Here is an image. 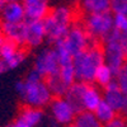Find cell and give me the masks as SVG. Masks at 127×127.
Returning a JSON list of instances; mask_svg holds the SVG:
<instances>
[{
    "label": "cell",
    "mask_w": 127,
    "mask_h": 127,
    "mask_svg": "<svg viewBox=\"0 0 127 127\" xmlns=\"http://www.w3.org/2000/svg\"><path fill=\"white\" fill-rule=\"evenodd\" d=\"M83 24L88 34L93 39L103 42L113 31V15L111 12L103 14L85 15Z\"/></svg>",
    "instance_id": "cell-6"
},
{
    "label": "cell",
    "mask_w": 127,
    "mask_h": 127,
    "mask_svg": "<svg viewBox=\"0 0 127 127\" xmlns=\"http://www.w3.org/2000/svg\"><path fill=\"white\" fill-rule=\"evenodd\" d=\"M94 81L103 88L109 85L113 81V72L111 71V69L105 65V64H103V65L97 70V72H95V75H94Z\"/></svg>",
    "instance_id": "cell-22"
},
{
    "label": "cell",
    "mask_w": 127,
    "mask_h": 127,
    "mask_svg": "<svg viewBox=\"0 0 127 127\" xmlns=\"http://www.w3.org/2000/svg\"><path fill=\"white\" fill-rule=\"evenodd\" d=\"M5 42V37H4V34H3V32H1V29H0V46H1L3 43Z\"/></svg>",
    "instance_id": "cell-32"
},
{
    "label": "cell",
    "mask_w": 127,
    "mask_h": 127,
    "mask_svg": "<svg viewBox=\"0 0 127 127\" xmlns=\"http://www.w3.org/2000/svg\"><path fill=\"white\" fill-rule=\"evenodd\" d=\"M74 20L72 9L66 5H59L50 10L48 15L43 20L46 38L50 42L57 43L66 37Z\"/></svg>",
    "instance_id": "cell-2"
},
{
    "label": "cell",
    "mask_w": 127,
    "mask_h": 127,
    "mask_svg": "<svg viewBox=\"0 0 127 127\" xmlns=\"http://www.w3.org/2000/svg\"><path fill=\"white\" fill-rule=\"evenodd\" d=\"M83 88H84V83L75 81L67 89L66 94L64 95V98L71 104V107L75 109L76 113L83 112V108H81V92H83Z\"/></svg>",
    "instance_id": "cell-17"
},
{
    "label": "cell",
    "mask_w": 127,
    "mask_h": 127,
    "mask_svg": "<svg viewBox=\"0 0 127 127\" xmlns=\"http://www.w3.org/2000/svg\"><path fill=\"white\" fill-rule=\"evenodd\" d=\"M46 84H47V87H48L51 94L55 95V97H64V95L66 94L67 89H69V87L60 78L59 72L55 74V75L48 76L46 79Z\"/></svg>",
    "instance_id": "cell-18"
},
{
    "label": "cell",
    "mask_w": 127,
    "mask_h": 127,
    "mask_svg": "<svg viewBox=\"0 0 127 127\" xmlns=\"http://www.w3.org/2000/svg\"><path fill=\"white\" fill-rule=\"evenodd\" d=\"M94 41L97 39H93L88 34V32L84 28V24L76 23L71 26L66 37L59 42H61L62 46L70 52V55L72 57H75L76 55L81 54L83 51H85Z\"/></svg>",
    "instance_id": "cell-5"
},
{
    "label": "cell",
    "mask_w": 127,
    "mask_h": 127,
    "mask_svg": "<svg viewBox=\"0 0 127 127\" xmlns=\"http://www.w3.org/2000/svg\"><path fill=\"white\" fill-rule=\"evenodd\" d=\"M27 27V39L26 46L28 47H38L46 38V31L43 22H31L26 20Z\"/></svg>",
    "instance_id": "cell-15"
},
{
    "label": "cell",
    "mask_w": 127,
    "mask_h": 127,
    "mask_svg": "<svg viewBox=\"0 0 127 127\" xmlns=\"http://www.w3.org/2000/svg\"><path fill=\"white\" fill-rule=\"evenodd\" d=\"M103 127H127V117L126 116H116V117L104 125Z\"/></svg>",
    "instance_id": "cell-27"
},
{
    "label": "cell",
    "mask_w": 127,
    "mask_h": 127,
    "mask_svg": "<svg viewBox=\"0 0 127 127\" xmlns=\"http://www.w3.org/2000/svg\"><path fill=\"white\" fill-rule=\"evenodd\" d=\"M6 71H9L8 67H6V64H5L4 61L0 60V75H1V74H4V72H6Z\"/></svg>",
    "instance_id": "cell-30"
},
{
    "label": "cell",
    "mask_w": 127,
    "mask_h": 127,
    "mask_svg": "<svg viewBox=\"0 0 127 127\" xmlns=\"http://www.w3.org/2000/svg\"><path fill=\"white\" fill-rule=\"evenodd\" d=\"M74 123L78 127H103V125L95 117L94 112H88V111H83L78 113Z\"/></svg>",
    "instance_id": "cell-19"
},
{
    "label": "cell",
    "mask_w": 127,
    "mask_h": 127,
    "mask_svg": "<svg viewBox=\"0 0 127 127\" xmlns=\"http://www.w3.org/2000/svg\"><path fill=\"white\" fill-rule=\"evenodd\" d=\"M20 51V48L10 41H6L0 46V60L4 62H10Z\"/></svg>",
    "instance_id": "cell-21"
},
{
    "label": "cell",
    "mask_w": 127,
    "mask_h": 127,
    "mask_svg": "<svg viewBox=\"0 0 127 127\" xmlns=\"http://www.w3.org/2000/svg\"><path fill=\"white\" fill-rule=\"evenodd\" d=\"M59 75H60V78L62 79V81L65 83L69 88H70L72 84L75 83V80H76L75 69H74V65H72V64H67V65L60 66Z\"/></svg>",
    "instance_id": "cell-23"
},
{
    "label": "cell",
    "mask_w": 127,
    "mask_h": 127,
    "mask_svg": "<svg viewBox=\"0 0 127 127\" xmlns=\"http://www.w3.org/2000/svg\"><path fill=\"white\" fill-rule=\"evenodd\" d=\"M122 38H123V43H125L126 54H127V32H126V33H122Z\"/></svg>",
    "instance_id": "cell-31"
},
{
    "label": "cell",
    "mask_w": 127,
    "mask_h": 127,
    "mask_svg": "<svg viewBox=\"0 0 127 127\" xmlns=\"http://www.w3.org/2000/svg\"><path fill=\"white\" fill-rule=\"evenodd\" d=\"M45 120V113L42 109L24 107L20 109L18 117L6 127H37Z\"/></svg>",
    "instance_id": "cell-10"
},
{
    "label": "cell",
    "mask_w": 127,
    "mask_h": 127,
    "mask_svg": "<svg viewBox=\"0 0 127 127\" xmlns=\"http://www.w3.org/2000/svg\"><path fill=\"white\" fill-rule=\"evenodd\" d=\"M26 80H27V81H31V83H38V81H43V78H42L34 69H32V70L28 72Z\"/></svg>",
    "instance_id": "cell-28"
},
{
    "label": "cell",
    "mask_w": 127,
    "mask_h": 127,
    "mask_svg": "<svg viewBox=\"0 0 127 127\" xmlns=\"http://www.w3.org/2000/svg\"><path fill=\"white\" fill-rule=\"evenodd\" d=\"M33 69L43 79H47L48 76L57 74L60 70V65H59V60L55 50L54 48L42 50L34 60Z\"/></svg>",
    "instance_id": "cell-8"
},
{
    "label": "cell",
    "mask_w": 127,
    "mask_h": 127,
    "mask_svg": "<svg viewBox=\"0 0 127 127\" xmlns=\"http://www.w3.org/2000/svg\"><path fill=\"white\" fill-rule=\"evenodd\" d=\"M103 52L104 64L111 69L113 75H117L127 62V54L121 32L113 28L109 36L103 41Z\"/></svg>",
    "instance_id": "cell-4"
},
{
    "label": "cell",
    "mask_w": 127,
    "mask_h": 127,
    "mask_svg": "<svg viewBox=\"0 0 127 127\" xmlns=\"http://www.w3.org/2000/svg\"><path fill=\"white\" fill-rule=\"evenodd\" d=\"M80 6L85 15L103 14L111 12V1L108 0H84L83 3H80Z\"/></svg>",
    "instance_id": "cell-16"
},
{
    "label": "cell",
    "mask_w": 127,
    "mask_h": 127,
    "mask_svg": "<svg viewBox=\"0 0 127 127\" xmlns=\"http://www.w3.org/2000/svg\"><path fill=\"white\" fill-rule=\"evenodd\" d=\"M117 80H116V83H117L118 88L121 89V92L127 97V62L126 65L117 72Z\"/></svg>",
    "instance_id": "cell-24"
},
{
    "label": "cell",
    "mask_w": 127,
    "mask_h": 127,
    "mask_svg": "<svg viewBox=\"0 0 127 127\" xmlns=\"http://www.w3.org/2000/svg\"><path fill=\"white\" fill-rule=\"evenodd\" d=\"M26 20L31 22H43L50 13V5L46 0H26L23 1Z\"/></svg>",
    "instance_id": "cell-11"
},
{
    "label": "cell",
    "mask_w": 127,
    "mask_h": 127,
    "mask_svg": "<svg viewBox=\"0 0 127 127\" xmlns=\"http://www.w3.org/2000/svg\"><path fill=\"white\" fill-rule=\"evenodd\" d=\"M15 89L26 107L42 109L46 105H50L51 100L54 99V95L51 94L45 80L31 83L24 79L15 84Z\"/></svg>",
    "instance_id": "cell-3"
},
{
    "label": "cell",
    "mask_w": 127,
    "mask_h": 127,
    "mask_svg": "<svg viewBox=\"0 0 127 127\" xmlns=\"http://www.w3.org/2000/svg\"><path fill=\"white\" fill-rule=\"evenodd\" d=\"M0 29L6 41H10L19 46H26L27 39V27L26 20L22 23H0Z\"/></svg>",
    "instance_id": "cell-12"
},
{
    "label": "cell",
    "mask_w": 127,
    "mask_h": 127,
    "mask_svg": "<svg viewBox=\"0 0 127 127\" xmlns=\"http://www.w3.org/2000/svg\"><path fill=\"white\" fill-rule=\"evenodd\" d=\"M50 113L51 117L60 126H69L74 123L76 117V112L71 107V104L64 97H55L50 103Z\"/></svg>",
    "instance_id": "cell-7"
},
{
    "label": "cell",
    "mask_w": 127,
    "mask_h": 127,
    "mask_svg": "<svg viewBox=\"0 0 127 127\" xmlns=\"http://www.w3.org/2000/svg\"><path fill=\"white\" fill-rule=\"evenodd\" d=\"M113 28L121 32V33H126L127 32V15L116 14L113 17Z\"/></svg>",
    "instance_id": "cell-26"
},
{
    "label": "cell",
    "mask_w": 127,
    "mask_h": 127,
    "mask_svg": "<svg viewBox=\"0 0 127 127\" xmlns=\"http://www.w3.org/2000/svg\"><path fill=\"white\" fill-rule=\"evenodd\" d=\"M39 127H61L60 125H57L54 120H48V118H45L43 121L41 122V125H39Z\"/></svg>",
    "instance_id": "cell-29"
},
{
    "label": "cell",
    "mask_w": 127,
    "mask_h": 127,
    "mask_svg": "<svg viewBox=\"0 0 127 127\" xmlns=\"http://www.w3.org/2000/svg\"><path fill=\"white\" fill-rule=\"evenodd\" d=\"M3 23H22L26 20L24 6L20 1H5L0 12Z\"/></svg>",
    "instance_id": "cell-13"
},
{
    "label": "cell",
    "mask_w": 127,
    "mask_h": 127,
    "mask_svg": "<svg viewBox=\"0 0 127 127\" xmlns=\"http://www.w3.org/2000/svg\"><path fill=\"white\" fill-rule=\"evenodd\" d=\"M4 4H5V0H0V12H1V9H3Z\"/></svg>",
    "instance_id": "cell-33"
},
{
    "label": "cell",
    "mask_w": 127,
    "mask_h": 127,
    "mask_svg": "<svg viewBox=\"0 0 127 127\" xmlns=\"http://www.w3.org/2000/svg\"><path fill=\"white\" fill-rule=\"evenodd\" d=\"M103 100L107 102L116 113H123L127 116V97L121 92L114 80L104 88Z\"/></svg>",
    "instance_id": "cell-9"
},
{
    "label": "cell",
    "mask_w": 127,
    "mask_h": 127,
    "mask_svg": "<svg viewBox=\"0 0 127 127\" xmlns=\"http://www.w3.org/2000/svg\"><path fill=\"white\" fill-rule=\"evenodd\" d=\"M111 10L114 13V15H127V0H113V1H111Z\"/></svg>",
    "instance_id": "cell-25"
},
{
    "label": "cell",
    "mask_w": 127,
    "mask_h": 127,
    "mask_svg": "<svg viewBox=\"0 0 127 127\" xmlns=\"http://www.w3.org/2000/svg\"><path fill=\"white\" fill-rule=\"evenodd\" d=\"M103 100L99 90L92 84H84L81 92V108L83 111L94 112Z\"/></svg>",
    "instance_id": "cell-14"
},
{
    "label": "cell",
    "mask_w": 127,
    "mask_h": 127,
    "mask_svg": "<svg viewBox=\"0 0 127 127\" xmlns=\"http://www.w3.org/2000/svg\"><path fill=\"white\" fill-rule=\"evenodd\" d=\"M94 114L102 125H107L108 122H111L116 116H117V113L113 111V108L104 100L100 102V104L97 107V109L94 111Z\"/></svg>",
    "instance_id": "cell-20"
},
{
    "label": "cell",
    "mask_w": 127,
    "mask_h": 127,
    "mask_svg": "<svg viewBox=\"0 0 127 127\" xmlns=\"http://www.w3.org/2000/svg\"><path fill=\"white\" fill-rule=\"evenodd\" d=\"M66 127H78L75 123H71V125H69V126H66Z\"/></svg>",
    "instance_id": "cell-34"
},
{
    "label": "cell",
    "mask_w": 127,
    "mask_h": 127,
    "mask_svg": "<svg viewBox=\"0 0 127 127\" xmlns=\"http://www.w3.org/2000/svg\"><path fill=\"white\" fill-rule=\"evenodd\" d=\"M103 64H104L103 42L94 41L85 51L76 55L72 60L78 83L92 84V81H94L95 72Z\"/></svg>",
    "instance_id": "cell-1"
}]
</instances>
